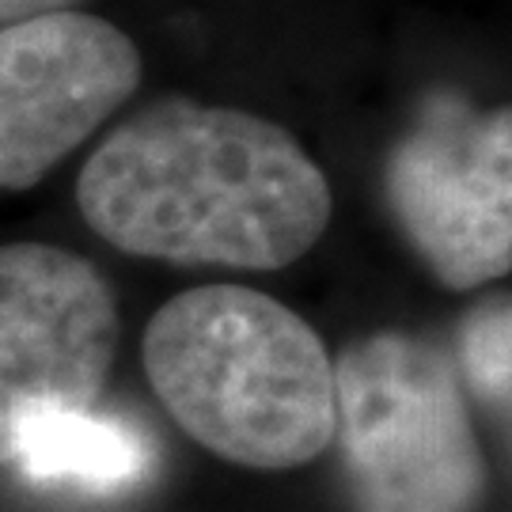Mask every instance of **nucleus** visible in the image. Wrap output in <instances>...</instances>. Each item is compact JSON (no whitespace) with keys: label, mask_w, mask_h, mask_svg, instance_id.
<instances>
[{"label":"nucleus","mask_w":512,"mask_h":512,"mask_svg":"<svg viewBox=\"0 0 512 512\" xmlns=\"http://www.w3.org/2000/svg\"><path fill=\"white\" fill-rule=\"evenodd\" d=\"M80 0H0V27L27 23L38 16H54V12H73Z\"/></svg>","instance_id":"nucleus-9"},{"label":"nucleus","mask_w":512,"mask_h":512,"mask_svg":"<svg viewBox=\"0 0 512 512\" xmlns=\"http://www.w3.org/2000/svg\"><path fill=\"white\" fill-rule=\"evenodd\" d=\"M118 342V304L92 258L54 243L0 247V467L31 418L95 410Z\"/></svg>","instance_id":"nucleus-5"},{"label":"nucleus","mask_w":512,"mask_h":512,"mask_svg":"<svg viewBox=\"0 0 512 512\" xmlns=\"http://www.w3.org/2000/svg\"><path fill=\"white\" fill-rule=\"evenodd\" d=\"M76 205L126 255L255 274L308 255L334 213L323 167L289 129L194 99L110 129L80 167Z\"/></svg>","instance_id":"nucleus-1"},{"label":"nucleus","mask_w":512,"mask_h":512,"mask_svg":"<svg viewBox=\"0 0 512 512\" xmlns=\"http://www.w3.org/2000/svg\"><path fill=\"white\" fill-rule=\"evenodd\" d=\"M141 361L186 437L251 471H293L334 444V361L289 304L198 285L148 319Z\"/></svg>","instance_id":"nucleus-2"},{"label":"nucleus","mask_w":512,"mask_h":512,"mask_svg":"<svg viewBox=\"0 0 512 512\" xmlns=\"http://www.w3.org/2000/svg\"><path fill=\"white\" fill-rule=\"evenodd\" d=\"M334 440L357 512H475L486 459L448 349L380 330L334 365Z\"/></svg>","instance_id":"nucleus-3"},{"label":"nucleus","mask_w":512,"mask_h":512,"mask_svg":"<svg viewBox=\"0 0 512 512\" xmlns=\"http://www.w3.org/2000/svg\"><path fill=\"white\" fill-rule=\"evenodd\" d=\"M384 198L440 285L467 293L512 266V110L433 95L387 152Z\"/></svg>","instance_id":"nucleus-4"},{"label":"nucleus","mask_w":512,"mask_h":512,"mask_svg":"<svg viewBox=\"0 0 512 512\" xmlns=\"http://www.w3.org/2000/svg\"><path fill=\"white\" fill-rule=\"evenodd\" d=\"M509 323V296H497L459 327V380L494 406H509Z\"/></svg>","instance_id":"nucleus-8"},{"label":"nucleus","mask_w":512,"mask_h":512,"mask_svg":"<svg viewBox=\"0 0 512 512\" xmlns=\"http://www.w3.org/2000/svg\"><path fill=\"white\" fill-rule=\"evenodd\" d=\"M35 482L73 478L92 490L129 486L148 471L152 452L137 429L95 410H54L23 425L16 459Z\"/></svg>","instance_id":"nucleus-7"},{"label":"nucleus","mask_w":512,"mask_h":512,"mask_svg":"<svg viewBox=\"0 0 512 512\" xmlns=\"http://www.w3.org/2000/svg\"><path fill=\"white\" fill-rule=\"evenodd\" d=\"M141 88V50L114 23L54 12L0 27V190H31Z\"/></svg>","instance_id":"nucleus-6"}]
</instances>
